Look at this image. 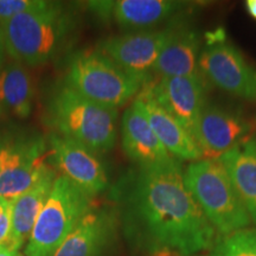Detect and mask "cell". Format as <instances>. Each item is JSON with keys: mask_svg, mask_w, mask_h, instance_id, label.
<instances>
[{"mask_svg": "<svg viewBox=\"0 0 256 256\" xmlns=\"http://www.w3.org/2000/svg\"><path fill=\"white\" fill-rule=\"evenodd\" d=\"M130 241L153 256H194L212 249L217 232L192 197L183 168H138L120 185Z\"/></svg>", "mask_w": 256, "mask_h": 256, "instance_id": "obj_1", "label": "cell"}, {"mask_svg": "<svg viewBox=\"0 0 256 256\" xmlns=\"http://www.w3.org/2000/svg\"><path fill=\"white\" fill-rule=\"evenodd\" d=\"M5 49L14 62L38 66L74 46L78 34L76 11L63 2H44L0 24Z\"/></svg>", "mask_w": 256, "mask_h": 256, "instance_id": "obj_2", "label": "cell"}, {"mask_svg": "<svg viewBox=\"0 0 256 256\" xmlns=\"http://www.w3.org/2000/svg\"><path fill=\"white\" fill-rule=\"evenodd\" d=\"M48 119L58 136L98 156L112 151L116 144L118 108L89 100L66 83L51 96Z\"/></svg>", "mask_w": 256, "mask_h": 256, "instance_id": "obj_3", "label": "cell"}, {"mask_svg": "<svg viewBox=\"0 0 256 256\" xmlns=\"http://www.w3.org/2000/svg\"><path fill=\"white\" fill-rule=\"evenodd\" d=\"M183 179L192 197L220 236L248 228L250 216L218 160L203 158L190 162L184 168Z\"/></svg>", "mask_w": 256, "mask_h": 256, "instance_id": "obj_4", "label": "cell"}, {"mask_svg": "<svg viewBox=\"0 0 256 256\" xmlns=\"http://www.w3.org/2000/svg\"><path fill=\"white\" fill-rule=\"evenodd\" d=\"M94 198L64 176H58L34 224L25 256H54L80 220L92 209Z\"/></svg>", "mask_w": 256, "mask_h": 256, "instance_id": "obj_5", "label": "cell"}, {"mask_svg": "<svg viewBox=\"0 0 256 256\" xmlns=\"http://www.w3.org/2000/svg\"><path fill=\"white\" fill-rule=\"evenodd\" d=\"M66 83L98 104L118 108L138 95L142 86L100 51H83L70 60Z\"/></svg>", "mask_w": 256, "mask_h": 256, "instance_id": "obj_6", "label": "cell"}, {"mask_svg": "<svg viewBox=\"0 0 256 256\" xmlns=\"http://www.w3.org/2000/svg\"><path fill=\"white\" fill-rule=\"evenodd\" d=\"M200 70L208 84L256 102V69L228 40L223 28L204 34Z\"/></svg>", "mask_w": 256, "mask_h": 256, "instance_id": "obj_7", "label": "cell"}, {"mask_svg": "<svg viewBox=\"0 0 256 256\" xmlns=\"http://www.w3.org/2000/svg\"><path fill=\"white\" fill-rule=\"evenodd\" d=\"M174 25L156 30L127 32L107 38L98 44V51L108 57L144 88L154 82L156 60Z\"/></svg>", "mask_w": 256, "mask_h": 256, "instance_id": "obj_8", "label": "cell"}, {"mask_svg": "<svg viewBox=\"0 0 256 256\" xmlns=\"http://www.w3.org/2000/svg\"><path fill=\"white\" fill-rule=\"evenodd\" d=\"M122 148L138 168H182V162L168 153L153 132L142 104L134 100L121 122Z\"/></svg>", "mask_w": 256, "mask_h": 256, "instance_id": "obj_9", "label": "cell"}, {"mask_svg": "<svg viewBox=\"0 0 256 256\" xmlns=\"http://www.w3.org/2000/svg\"><path fill=\"white\" fill-rule=\"evenodd\" d=\"M252 130V124L241 114L208 102L198 119L194 140L203 158L218 159L247 142Z\"/></svg>", "mask_w": 256, "mask_h": 256, "instance_id": "obj_10", "label": "cell"}, {"mask_svg": "<svg viewBox=\"0 0 256 256\" xmlns=\"http://www.w3.org/2000/svg\"><path fill=\"white\" fill-rule=\"evenodd\" d=\"M50 156L62 176L95 197L108 188L107 168L98 154L58 136H49Z\"/></svg>", "mask_w": 256, "mask_h": 256, "instance_id": "obj_11", "label": "cell"}, {"mask_svg": "<svg viewBox=\"0 0 256 256\" xmlns=\"http://www.w3.org/2000/svg\"><path fill=\"white\" fill-rule=\"evenodd\" d=\"M50 150L40 136H19L14 152L0 174V196L14 200L30 188L50 165Z\"/></svg>", "mask_w": 256, "mask_h": 256, "instance_id": "obj_12", "label": "cell"}, {"mask_svg": "<svg viewBox=\"0 0 256 256\" xmlns=\"http://www.w3.org/2000/svg\"><path fill=\"white\" fill-rule=\"evenodd\" d=\"M166 110L194 139L200 115L208 104L209 84L202 78H162L146 86Z\"/></svg>", "mask_w": 256, "mask_h": 256, "instance_id": "obj_13", "label": "cell"}, {"mask_svg": "<svg viewBox=\"0 0 256 256\" xmlns=\"http://www.w3.org/2000/svg\"><path fill=\"white\" fill-rule=\"evenodd\" d=\"M115 210L92 209L64 240L54 256H108L118 240Z\"/></svg>", "mask_w": 256, "mask_h": 256, "instance_id": "obj_14", "label": "cell"}, {"mask_svg": "<svg viewBox=\"0 0 256 256\" xmlns=\"http://www.w3.org/2000/svg\"><path fill=\"white\" fill-rule=\"evenodd\" d=\"M194 5L178 0H119L114 2L112 19L130 32L160 28V25L182 23Z\"/></svg>", "mask_w": 256, "mask_h": 256, "instance_id": "obj_15", "label": "cell"}, {"mask_svg": "<svg viewBox=\"0 0 256 256\" xmlns=\"http://www.w3.org/2000/svg\"><path fill=\"white\" fill-rule=\"evenodd\" d=\"M203 43V37L196 28L184 22L176 24L156 60L154 75L159 78H202L200 60Z\"/></svg>", "mask_w": 256, "mask_h": 256, "instance_id": "obj_16", "label": "cell"}, {"mask_svg": "<svg viewBox=\"0 0 256 256\" xmlns=\"http://www.w3.org/2000/svg\"><path fill=\"white\" fill-rule=\"evenodd\" d=\"M142 106L153 132L171 156L179 162H197L203 159L200 146L176 118L156 101L150 89L144 87L136 95Z\"/></svg>", "mask_w": 256, "mask_h": 256, "instance_id": "obj_17", "label": "cell"}, {"mask_svg": "<svg viewBox=\"0 0 256 256\" xmlns=\"http://www.w3.org/2000/svg\"><path fill=\"white\" fill-rule=\"evenodd\" d=\"M58 176L51 165L30 188L11 200L12 230L10 250L19 252L30 238L36 220Z\"/></svg>", "mask_w": 256, "mask_h": 256, "instance_id": "obj_18", "label": "cell"}, {"mask_svg": "<svg viewBox=\"0 0 256 256\" xmlns=\"http://www.w3.org/2000/svg\"><path fill=\"white\" fill-rule=\"evenodd\" d=\"M217 160L226 170L250 220L256 224V139H248Z\"/></svg>", "mask_w": 256, "mask_h": 256, "instance_id": "obj_19", "label": "cell"}, {"mask_svg": "<svg viewBox=\"0 0 256 256\" xmlns=\"http://www.w3.org/2000/svg\"><path fill=\"white\" fill-rule=\"evenodd\" d=\"M0 106L20 119L31 114L34 83L23 64L10 63L0 72Z\"/></svg>", "mask_w": 256, "mask_h": 256, "instance_id": "obj_20", "label": "cell"}, {"mask_svg": "<svg viewBox=\"0 0 256 256\" xmlns=\"http://www.w3.org/2000/svg\"><path fill=\"white\" fill-rule=\"evenodd\" d=\"M210 256H256V229H243L217 238Z\"/></svg>", "mask_w": 256, "mask_h": 256, "instance_id": "obj_21", "label": "cell"}, {"mask_svg": "<svg viewBox=\"0 0 256 256\" xmlns=\"http://www.w3.org/2000/svg\"><path fill=\"white\" fill-rule=\"evenodd\" d=\"M42 2L43 0H0V24L38 8Z\"/></svg>", "mask_w": 256, "mask_h": 256, "instance_id": "obj_22", "label": "cell"}, {"mask_svg": "<svg viewBox=\"0 0 256 256\" xmlns=\"http://www.w3.org/2000/svg\"><path fill=\"white\" fill-rule=\"evenodd\" d=\"M12 214L11 200H4L0 204V247L8 249L11 242Z\"/></svg>", "mask_w": 256, "mask_h": 256, "instance_id": "obj_23", "label": "cell"}, {"mask_svg": "<svg viewBox=\"0 0 256 256\" xmlns=\"http://www.w3.org/2000/svg\"><path fill=\"white\" fill-rule=\"evenodd\" d=\"M19 136H14L12 132L5 130L0 132V174L4 171L10 156L14 152Z\"/></svg>", "mask_w": 256, "mask_h": 256, "instance_id": "obj_24", "label": "cell"}, {"mask_svg": "<svg viewBox=\"0 0 256 256\" xmlns=\"http://www.w3.org/2000/svg\"><path fill=\"white\" fill-rule=\"evenodd\" d=\"M5 54H6V49H5V42H4V36H2V26H0V72L2 69L4 68V60H5Z\"/></svg>", "mask_w": 256, "mask_h": 256, "instance_id": "obj_25", "label": "cell"}, {"mask_svg": "<svg viewBox=\"0 0 256 256\" xmlns=\"http://www.w3.org/2000/svg\"><path fill=\"white\" fill-rule=\"evenodd\" d=\"M246 6H247L249 14H250L252 18L256 19V0H248Z\"/></svg>", "mask_w": 256, "mask_h": 256, "instance_id": "obj_26", "label": "cell"}, {"mask_svg": "<svg viewBox=\"0 0 256 256\" xmlns=\"http://www.w3.org/2000/svg\"><path fill=\"white\" fill-rule=\"evenodd\" d=\"M17 252H12V250H10V249L0 247V256H16Z\"/></svg>", "mask_w": 256, "mask_h": 256, "instance_id": "obj_27", "label": "cell"}, {"mask_svg": "<svg viewBox=\"0 0 256 256\" xmlns=\"http://www.w3.org/2000/svg\"><path fill=\"white\" fill-rule=\"evenodd\" d=\"M4 114V110L2 108V106H0V118H2V115Z\"/></svg>", "mask_w": 256, "mask_h": 256, "instance_id": "obj_28", "label": "cell"}, {"mask_svg": "<svg viewBox=\"0 0 256 256\" xmlns=\"http://www.w3.org/2000/svg\"><path fill=\"white\" fill-rule=\"evenodd\" d=\"M4 200H5V198H2V196H0V204H2V202H4Z\"/></svg>", "mask_w": 256, "mask_h": 256, "instance_id": "obj_29", "label": "cell"}, {"mask_svg": "<svg viewBox=\"0 0 256 256\" xmlns=\"http://www.w3.org/2000/svg\"><path fill=\"white\" fill-rule=\"evenodd\" d=\"M16 256H25V255H23V254H20V252H17V254H16Z\"/></svg>", "mask_w": 256, "mask_h": 256, "instance_id": "obj_30", "label": "cell"}]
</instances>
